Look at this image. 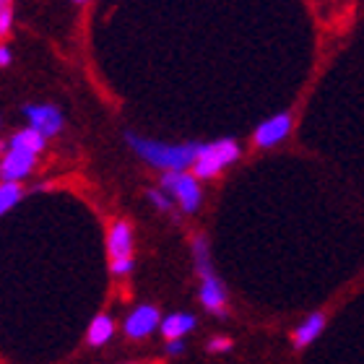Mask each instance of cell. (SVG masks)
I'll list each match as a JSON object with an SVG mask.
<instances>
[{"mask_svg":"<svg viewBox=\"0 0 364 364\" xmlns=\"http://www.w3.org/2000/svg\"><path fill=\"white\" fill-rule=\"evenodd\" d=\"M237 159H240V146L232 138H221V141H213V144H200L198 159L193 164L196 167V177L198 180L216 177Z\"/></svg>","mask_w":364,"mask_h":364,"instance_id":"cell-4","label":"cell"},{"mask_svg":"<svg viewBox=\"0 0 364 364\" xmlns=\"http://www.w3.org/2000/svg\"><path fill=\"white\" fill-rule=\"evenodd\" d=\"M182 349H185V343H182V341H169L167 343V354H169V357H175V354H182Z\"/></svg>","mask_w":364,"mask_h":364,"instance_id":"cell-18","label":"cell"},{"mask_svg":"<svg viewBox=\"0 0 364 364\" xmlns=\"http://www.w3.org/2000/svg\"><path fill=\"white\" fill-rule=\"evenodd\" d=\"M229 349H232V341L224 338V336H216V338L208 341V351H211V354H224V351H229Z\"/></svg>","mask_w":364,"mask_h":364,"instance_id":"cell-17","label":"cell"},{"mask_svg":"<svg viewBox=\"0 0 364 364\" xmlns=\"http://www.w3.org/2000/svg\"><path fill=\"white\" fill-rule=\"evenodd\" d=\"M146 196H149V200H151V203L156 205L159 211H164V213L172 211V198H169L164 190H149Z\"/></svg>","mask_w":364,"mask_h":364,"instance_id":"cell-16","label":"cell"},{"mask_svg":"<svg viewBox=\"0 0 364 364\" xmlns=\"http://www.w3.org/2000/svg\"><path fill=\"white\" fill-rule=\"evenodd\" d=\"M196 328V318L188 315V312H175V315H169V318L161 320V336L167 338V341H180L182 336L190 333Z\"/></svg>","mask_w":364,"mask_h":364,"instance_id":"cell-11","label":"cell"},{"mask_svg":"<svg viewBox=\"0 0 364 364\" xmlns=\"http://www.w3.org/2000/svg\"><path fill=\"white\" fill-rule=\"evenodd\" d=\"M291 130V114L289 112H279L263 120L252 133V144L260 146V149H271V146H279L284 138L289 136Z\"/></svg>","mask_w":364,"mask_h":364,"instance_id":"cell-7","label":"cell"},{"mask_svg":"<svg viewBox=\"0 0 364 364\" xmlns=\"http://www.w3.org/2000/svg\"><path fill=\"white\" fill-rule=\"evenodd\" d=\"M161 188L169 198H175L185 213H196L200 208V185L196 175L185 172H164L161 175Z\"/></svg>","mask_w":364,"mask_h":364,"instance_id":"cell-5","label":"cell"},{"mask_svg":"<svg viewBox=\"0 0 364 364\" xmlns=\"http://www.w3.org/2000/svg\"><path fill=\"white\" fill-rule=\"evenodd\" d=\"M23 114L29 120V128L39 130L47 138L58 136L63 130V114L55 105H29L23 107Z\"/></svg>","mask_w":364,"mask_h":364,"instance_id":"cell-8","label":"cell"},{"mask_svg":"<svg viewBox=\"0 0 364 364\" xmlns=\"http://www.w3.org/2000/svg\"><path fill=\"white\" fill-rule=\"evenodd\" d=\"M8 63H11V50L0 47V65H8Z\"/></svg>","mask_w":364,"mask_h":364,"instance_id":"cell-19","label":"cell"},{"mask_svg":"<svg viewBox=\"0 0 364 364\" xmlns=\"http://www.w3.org/2000/svg\"><path fill=\"white\" fill-rule=\"evenodd\" d=\"M323 331H326V315H323V312H312V315H307V320H302V323L294 328V333H291L294 346L296 349L310 346V343L315 341Z\"/></svg>","mask_w":364,"mask_h":364,"instance_id":"cell-10","label":"cell"},{"mask_svg":"<svg viewBox=\"0 0 364 364\" xmlns=\"http://www.w3.org/2000/svg\"><path fill=\"white\" fill-rule=\"evenodd\" d=\"M37 164V156L29 151H18V149H8L3 161H0V177L3 182H18L26 175H31V169Z\"/></svg>","mask_w":364,"mask_h":364,"instance_id":"cell-9","label":"cell"},{"mask_svg":"<svg viewBox=\"0 0 364 364\" xmlns=\"http://www.w3.org/2000/svg\"><path fill=\"white\" fill-rule=\"evenodd\" d=\"M47 144V136H42L39 130L34 128H23V130H16L11 141H8V149H18V151H29L37 156Z\"/></svg>","mask_w":364,"mask_h":364,"instance_id":"cell-12","label":"cell"},{"mask_svg":"<svg viewBox=\"0 0 364 364\" xmlns=\"http://www.w3.org/2000/svg\"><path fill=\"white\" fill-rule=\"evenodd\" d=\"M21 185L18 182H3L0 185V213H8L18 200H21Z\"/></svg>","mask_w":364,"mask_h":364,"instance_id":"cell-14","label":"cell"},{"mask_svg":"<svg viewBox=\"0 0 364 364\" xmlns=\"http://www.w3.org/2000/svg\"><path fill=\"white\" fill-rule=\"evenodd\" d=\"M107 255H109V273L122 279L136 268L133 260V229L128 221H114L107 232Z\"/></svg>","mask_w":364,"mask_h":364,"instance_id":"cell-3","label":"cell"},{"mask_svg":"<svg viewBox=\"0 0 364 364\" xmlns=\"http://www.w3.org/2000/svg\"><path fill=\"white\" fill-rule=\"evenodd\" d=\"M193 263H196V273L200 279V304L205 312H211L216 318H227V291L221 287L219 276L211 266V252H208V240L203 235H198L193 240Z\"/></svg>","mask_w":364,"mask_h":364,"instance_id":"cell-2","label":"cell"},{"mask_svg":"<svg viewBox=\"0 0 364 364\" xmlns=\"http://www.w3.org/2000/svg\"><path fill=\"white\" fill-rule=\"evenodd\" d=\"M114 336V323L109 315H97L91 320L89 331H86V343L89 346H105L109 338Z\"/></svg>","mask_w":364,"mask_h":364,"instance_id":"cell-13","label":"cell"},{"mask_svg":"<svg viewBox=\"0 0 364 364\" xmlns=\"http://www.w3.org/2000/svg\"><path fill=\"white\" fill-rule=\"evenodd\" d=\"M76 3H86V0H76Z\"/></svg>","mask_w":364,"mask_h":364,"instance_id":"cell-20","label":"cell"},{"mask_svg":"<svg viewBox=\"0 0 364 364\" xmlns=\"http://www.w3.org/2000/svg\"><path fill=\"white\" fill-rule=\"evenodd\" d=\"M156 328H161V315L154 304H138L136 310L125 318V323H122L125 336L133 338V341H141L146 336H151Z\"/></svg>","mask_w":364,"mask_h":364,"instance_id":"cell-6","label":"cell"},{"mask_svg":"<svg viewBox=\"0 0 364 364\" xmlns=\"http://www.w3.org/2000/svg\"><path fill=\"white\" fill-rule=\"evenodd\" d=\"M125 141L141 159L164 172H185L196 164L198 151H200V144H161L151 138H141L136 133H125Z\"/></svg>","mask_w":364,"mask_h":364,"instance_id":"cell-1","label":"cell"},{"mask_svg":"<svg viewBox=\"0 0 364 364\" xmlns=\"http://www.w3.org/2000/svg\"><path fill=\"white\" fill-rule=\"evenodd\" d=\"M14 23V0H0V34L6 37Z\"/></svg>","mask_w":364,"mask_h":364,"instance_id":"cell-15","label":"cell"}]
</instances>
